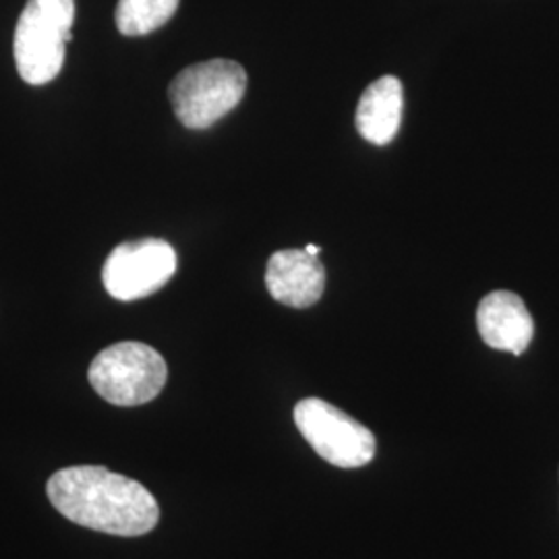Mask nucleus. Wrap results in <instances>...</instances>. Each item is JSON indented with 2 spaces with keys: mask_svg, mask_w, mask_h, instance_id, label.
Returning a JSON list of instances; mask_svg holds the SVG:
<instances>
[{
  "mask_svg": "<svg viewBox=\"0 0 559 559\" xmlns=\"http://www.w3.org/2000/svg\"><path fill=\"white\" fill-rule=\"evenodd\" d=\"M305 251H307L309 255H316V258H318L321 253V247H318V245H307V247H305Z\"/></svg>",
  "mask_w": 559,
  "mask_h": 559,
  "instance_id": "11",
  "label": "nucleus"
},
{
  "mask_svg": "<svg viewBox=\"0 0 559 559\" xmlns=\"http://www.w3.org/2000/svg\"><path fill=\"white\" fill-rule=\"evenodd\" d=\"M265 286L274 299L295 309L311 307L325 288V267L305 249H286L267 261Z\"/></svg>",
  "mask_w": 559,
  "mask_h": 559,
  "instance_id": "7",
  "label": "nucleus"
},
{
  "mask_svg": "<svg viewBox=\"0 0 559 559\" xmlns=\"http://www.w3.org/2000/svg\"><path fill=\"white\" fill-rule=\"evenodd\" d=\"M180 0H119L115 21L122 36H147L173 20Z\"/></svg>",
  "mask_w": 559,
  "mask_h": 559,
  "instance_id": "10",
  "label": "nucleus"
},
{
  "mask_svg": "<svg viewBox=\"0 0 559 559\" xmlns=\"http://www.w3.org/2000/svg\"><path fill=\"white\" fill-rule=\"evenodd\" d=\"M175 272L177 253L166 240H129L108 255L102 282L112 299L129 302L158 293Z\"/></svg>",
  "mask_w": 559,
  "mask_h": 559,
  "instance_id": "6",
  "label": "nucleus"
},
{
  "mask_svg": "<svg viewBox=\"0 0 559 559\" xmlns=\"http://www.w3.org/2000/svg\"><path fill=\"white\" fill-rule=\"evenodd\" d=\"M295 423L309 445L334 466L359 468L376 456V436L325 400H300L295 406Z\"/></svg>",
  "mask_w": 559,
  "mask_h": 559,
  "instance_id": "5",
  "label": "nucleus"
},
{
  "mask_svg": "<svg viewBox=\"0 0 559 559\" xmlns=\"http://www.w3.org/2000/svg\"><path fill=\"white\" fill-rule=\"evenodd\" d=\"M46 491L64 519L117 537H141L160 520L158 501L140 480L104 466L62 468Z\"/></svg>",
  "mask_w": 559,
  "mask_h": 559,
  "instance_id": "1",
  "label": "nucleus"
},
{
  "mask_svg": "<svg viewBox=\"0 0 559 559\" xmlns=\"http://www.w3.org/2000/svg\"><path fill=\"white\" fill-rule=\"evenodd\" d=\"M477 328L487 346L512 355H522L535 336V321L524 300L510 290H496L480 300Z\"/></svg>",
  "mask_w": 559,
  "mask_h": 559,
  "instance_id": "8",
  "label": "nucleus"
},
{
  "mask_svg": "<svg viewBox=\"0 0 559 559\" xmlns=\"http://www.w3.org/2000/svg\"><path fill=\"white\" fill-rule=\"evenodd\" d=\"M75 21V0H27L21 11L13 52L21 80L46 85L64 64L67 41Z\"/></svg>",
  "mask_w": 559,
  "mask_h": 559,
  "instance_id": "2",
  "label": "nucleus"
},
{
  "mask_svg": "<svg viewBox=\"0 0 559 559\" xmlns=\"http://www.w3.org/2000/svg\"><path fill=\"white\" fill-rule=\"evenodd\" d=\"M90 383L115 406H141L156 399L168 380L160 353L143 342H119L90 365Z\"/></svg>",
  "mask_w": 559,
  "mask_h": 559,
  "instance_id": "4",
  "label": "nucleus"
},
{
  "mask_svg": "<svg viewBox=\"0 0 559 559\" xmlns=\"http://www.w3.org/2000/svg\"><path fill=\"white\" fill-rule=\"evenodd\" d=\"M402 83L392 75L373 81L360 96L357 129L360 138L373 145H388L396 138L402 122Z\"/></svg>",
  "mask_w": 559,
  "mask_h": 559,
  "instance_id": "9",
  "label": "nucleus"
},
{
  "mask_svg": "<svg viewBox=\"0 0 559 559\" xmlns=\"http://www.w3.org/2000/svg\"><path fill=\"white\" fill-rule=\"evenodd\" d=\"M247 92L239 62L212 59L182 69L168 87L175 115L187 129H207L233 112Z\"/></svg>",
  "mask_w": 559,
  "mask_h": 559,
  "instance_id": "3",
  "label": "nucleus"
}]
</instances>
